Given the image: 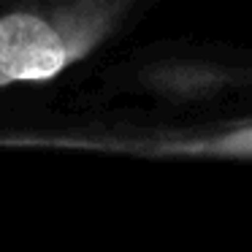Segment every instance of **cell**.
Listing matches in <instances>:
<instances>
[{"label":"cell","instance_id":"obj_1","mask_svg":"<svg viewBox=\"0 0 252 252\" xmlns=\"http://www.w3.org/2000/svg\"><path fill=\"white\" fill-rule=\"evenodd\" d=\"M84 44L46 17L17 11L0 17V84L55 79Z\"/></svg>","mask_w":252,"mask_h":252}]
</instances>
